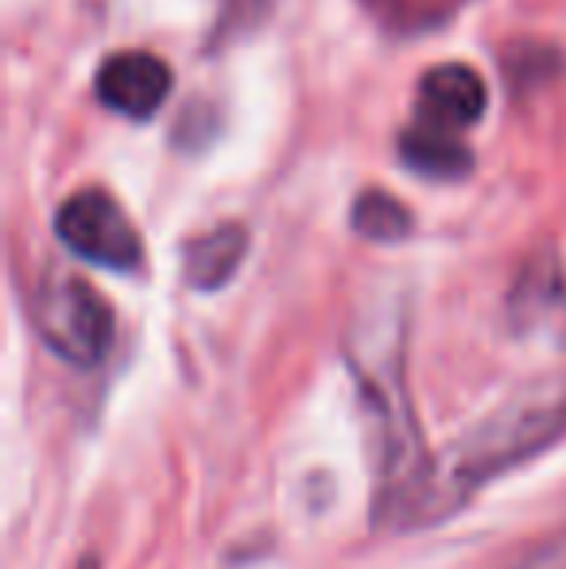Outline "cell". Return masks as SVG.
<instances>
[{
	"label": "cell",
	"mask_w": 566,
	"mask_h": 569,
	"mask_svg": "<svg viewBox=\"0 0 566 569\" xmlns=\"http://www.w3.org/2000/svg\"><path fill=\"white\" fill-rule=\"evenodd\" d=\"M171 86H175L171 67L151 51L109 54L98 67V78H93V93H98L101 106L129 120L156 117L163 109Z\"/></svg>",
	"instance_id": "obj_4"
},
{
	"label": "cell",
	"mask_w": 566,
	"mask_h": 569,
	"mask_svg": "<svg viewBox=\"0 0 566 569\" xmlns=\"http://www.w3.org/2000/svg\"><path fill=\"white\" fill-rule=\"evenodd\" d=\"M245 252H249V232L237 221H226V226L190 240L182 252V279L195 291H218L237 276Z\"/></svg>",
	"instance_id": "obj_6"
},
{
	"label": "cell",
	"mask_w": 566,
	"mask_h": 569,
	"mask_svg": "<svg viewBox=\"0 0 566 569\" xmlns=\"http://www.w3.org/2000/svg\"><path fill=\"white\" fill-rule=\"evenodd\" d=\"M566 435V380H544L524 388L477 427L454 442V450L430 465V477L408 516L411 527H427L458 511L477 488L508 469L532 461Z\"/></svg>",
	"instance_id": "obj_1"
},
{
	"label": "cell",
	"mask_w": 566,
	"mask_h": 569,
	"mask_svg": "<svg viewBox=\"0 0 566 569\" xmlns=\"http://www.w3.org/2000/svg\"><path fill=\"white\" fill-rule=\"evenodd\" d=\"M400 159L416 174L438 182L466 179L474 171V151L458 140V132H446V128H435L427 120H416L400 132Z\"/></svg>",
	"instance_id": "obj_7"
},
{
	"label": "cell",
	"mask_w": 566,
	"mask_h": 569,
	"mask_svg": "<svg viewBox=\"0 0 566 569\" xmlns=\"http://www.w3.org/2000/svg\"><path fill=\"white\" fill-rule=\"evenodd\" d=\"M489 109V90L485 78L466 62H443V67L427 70L419 82V120L446 132H461V128L477 124Z\"/></svg>",
	"instance_id": "obj_5"
},
{
	"label": "cell",
	"mask_w": 566,
	"mask_h": 569,
	"mask_svg": "<svg viewBox=\"0 0 566 569\" xmlns=\"http://www.w3.org/2000/svg\"><path fill=\"white\" fill-rule=\"evenodd\" d=\"M563 295V279L555 276V263H544V268H536L532 263L528 271H524V279H520V291H516V318L520 322H536L544 310H552L555 307V299Z\"/></svg>",
	"instance_id": "obj_9"
},
{
	"label": "cell",
	"mask_w": 566,
	"mask_h": 569,
	"mask_svg": "<svg viewBox=\"0 0 566 569\" xmlns=\"http://www.w3.org/2000/svg\"><path fill=\"white\" fill-rule=\"evenodd\" d=\"M505 569H566V535H552V539L520 550L513 562H505Z\"/></svg>",
	"instance_id": "obj_10"
},
{
	"label": "cell",
	"mask_w": 566,
	"mask_h": 569,
	"mask_svg": "<svg viewBox=\"0 0 566 569\" xmlns=\"http://www.w3.org/2000/svg\"><path fill=\"white\" fill-rule=\"evenodd\" d=\"M31 318H36L39 338L78 368L101 365L117 333L113 307L78 276L47 279L36 295Z\"/></svg>",
	"instance_id": "obj_2"
},
{
	"label": "cell",
	"mask_w": 566,
	"mask_h": 569,
	"mask_svg": "<svg viewBox=\"0 0 566 569\" xmlns=\"http://www.w3.org/2000/svg\"><path fill=\"white\" fill-rule=\"evenodd\" d=\"M54 232L75 256L109 271H132L140 263V232L109 190H75L54 213Z\"/></svg>",
	"instance_id": "obj_3"
},
{
	"label": "cell",
	"mask_w": 566,
	"mask_h": 569,
	"mask_svg": "<svg viewBox=\"0 0 566 569\" xmlns=\"http://www.w3.org/2000/svg\"><path fill=\"white\" fill-rule=\"evenodd\" d=\"M354 229L365 240L396 244V240H404L411 232V210L388 190H365L354 202Z\"/></svg>",
	"instance_id": "obj_8"
},
{
	"label": "cell",
	"mask_w": 566,
	"mask_h": 569,
	"mask_svg": "<svg viewBox=\"0 0 566 569\" xmlns=\"http://www.w3.org/2000/svg\"><path fill=\"white\" fill-rule=\"evenodd\" d=\"M82 569H98V562H86V566H82Z\"/></svg>",
	"instance_id": "obj_11"
}]
</instances>
